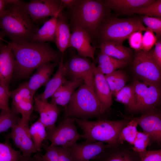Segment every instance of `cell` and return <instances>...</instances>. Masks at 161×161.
Returning <instances> with one entry per match:
<instances>
[{
    "label": "cell",
    "mask_w": 161,
    "mask_h": 161,
    "mask_svg": "<svg viewBox=\"0 0 161 161\" xmlns=\"http://www.w3.org/2000/svg\"><path fill=\"white\" fill-rule=\"evenodd\" d=\"M58 68L55 74L45 84L44 91L35 97L44 102H47L49 98L51 97L56 91L64 83L66 80V66L64 62L63 56L59 62Z\"/></svg>",
    "instance_id": "44dd1931"
},
{
    "label": "cell",
    "mask_w": 161,
    "mask_h": 161,
    "mask_svg": "<svg viewBox=\"0 0 161 161\" xmlns=\"http://www.w3.org/2000/svg\"><path fill=\"white\" fill-rule=\"evenodd\" d=\"M154 49H151V55L154 60L161 68V41L159 40L157 41Z\"/></svg>",
    "instance_id": "7bdbcfd3"
},
{
    "label": "cell",
    "mask_w": 161,
    "mask_h": 161,
    "mask_svg": "<svg viewBox=\"0 0 161 161\" xmlns=\"http://www.w3.org/2000/svg\"><path fill=\"white\" fill-rule=\"evenodd\" d=\"M71 35L69 27L61 11L57 19L55 43L62 56L65 50L70 47Z\"/></svg>",
    "instance_id": "cb8c5ba5"
},
{
    "label": "cell",
    "mask_w": 161,
    "mask_h": 161,
    "mask_svg": "<svg viewBox=\"0 0 161 161\" xmlns=\"http://www.w3.org/2000/svg\"><path fill=\"white\" fill-rule=\"evenodd\" d=\"M138 125L136 117L129 120L119 134L118 143L123 144L125 141H127L133 145L138 131L137 129Z\"/></svg>",
    "instance_id": "d6a6232c"
},
{
    "label": "cell",
    "mask_w": 161,
    "mask_h": 161,
    "mask_svg": "<svg viewBox=\"0 0 161 161\" xmlns=\"http://www.w3.org/2000/svg\"><path fill=\"white\" fill-rule=\"evenodd\" d=\"M138 153L140 161H161V149L153 151L146 150Z\"/></svg>",
    "instance_id": "b9f144b4"
},
{
    "label": "cell",
    "mask_w": 161,
    "mask_h": 161,
    "mask_svg": "<svg viewBox=\"0 0 161 161\" xmlns=\"http://www.w3.org/2000/svg\"><path fill=\"white\" fill-rule=\"evenodd\" d=\"M152 142L146 134L143 132L138 131L137 137L131 146L132 149L137 152L146 150L147 147L151 145Z\"/></svg>",
    "instance_id": "8d00e7d4"
},
{
    "label": "cell",
    "mask_w": 161,
    "mask_h": 161,
    "mask_svg": "<svg viewBox=\"0 0 161 161\" xmlns=\"http://www.w3.org/2000/svg\"><path fill=\"white\" fill-rule=\"evenodd\" d=\"M10 96L12 99L11 109L18 114H20V121L29 125L31 114L34 109V98L23 97L15 90L10 91Z\"/></svg>",
    "instance_id": "ffe728a7"
},
{
    "label": "cell",
    "mask_w": 161,
    "mask_h": 161,
    "mask_svg": "<svg viewBox=\"0 0 161 161\" xmlns=\"http://www.w3.org/2000/svg\"><path fill=\"white\" fill-rule=\"evenodd\" d=\"M8 86L0 84V109L1 110H9L10 97Z\"/></svg>",
    "instance_id": "60d3db41"
},
{
    "label": "cell",
    "mask_w": 161,
    "mask_h": 161,
    "mask_svg": "<svg viewBox=\"0 0 161 161\" xmlns=\"http://www.w3.org/2000/svg\"><path fill=\"white\" fill-rule=\"evenodd\" d=\"M157 38L154 32L149 28L147 27L146 30L143 35L142 50L148 51L155 44Z\"/></svg>",
    "instance_id": "f35d334b"
},
{
    "label": "cell",
    "mask_w": 161,
    "mask_h": 161,
    "mask_svg": "<svg viewBox=\"0 0 161 161\" xmlns=\"http://www.w3.org/2000/svg\"><path fill=\"white\" fill-rule=\"evenodd\" d=\"M146 29L138 17L120 19L107 17L100 26L96 35L101 42L112 41L122 44L133 32L145 31Z\"/></svg>",
    "instance_id": "8992f818"
},
{
    "label": "cell",
    "mask_w": 161,
    "mask_h": 161,
    "mask_svg": "<svg viewBox=\"0 0 161 161\" xmlns=\"http://www.w3.org/2000/svg\"><path fill=\"white\" fill-rule=\"evenodd\" d=\"M142 23H143L153 32H155L157 38L161 35V18L146 16H142L140 18Z\"/></svg>",
    "instance_id": "74e56055"
},
{
    "label": "cell",
    "mask_w": 161,
    "mask_h": 161,
    "mask_svg": "<svg viewBox=\"0 0 161 161\" xmlns=\"http://www.w3.org/2000/svg\"><path fill=\"white\" fill-rule=\"evenodd\" d=\"M70 39V47L75 48L78 56L90 58L94 60L96 48L91 44V37L85 30L78 27H72Z\"/></svg>",
    "instance_id": "2e32d148"
},
{
    "label": "cell",
    "mask_w": 161,
    "mask_h": 161,
    "mask_svg": "<svg viewBox=\"0 0 161 161\" xmlns=\"http://www.w3.org/2000/svg\"><path fill=\"white\" fill-rule=\"evenodd\" d=\"M143 36L142 31H137L132 33L128 38L130 47L135 51L142 50Z\"/></svg>",
    "instance_id": "ab89813d"
},
{
    "label": "cell",
    "mask_w": 161,
    "mask_h": 161,
    "mask_svg": "<svg viewBox=\"0 0 161 161\" xmlns=\"http://www.w3.org/2000/svg\"><path fill=\"white\" fill-rule=\"evenodd\" d=\"M64 64L66 75L69 74L72 79L83 80L84 83L94 89V63L87 58L73 55Z\"/></svg>",
    "instance_id": "30bf717a"
},
{
    "label": "cell",
    "mask_w": 161,
    "mask_h": 161,
    "mask_svg": "<svg viewBox=\"0 0 161 161\" xmlns=\"http://www.w3.org/2000/svg\"><path fill=\"white\" fill-rule=\"evenodd\" d=\"M110 145L103 142L75 143L69 148L72 161H90Z\"/></svg>",
    "instance_id": "5bb4252c"
},
{
    "label": "cell",
    "mask_w": 161,
    "mask_h": 161,
    "mask_svg": "<svg viewBox=\"0 0 161 161\" xmlns=\"http://www.w3.org/2000/svg\"><path fill=\"white\" fill-rule=\"evenodd\" d=\"M94 89L98 100L108 110L112 104V94L104 75L94 66Z\"/></svg>",
    "instance_id": "d6986e66"
},
{
    "label": "cell",
    "mask_w": 161,
    "mask_h": 161,
    "mask_svg": "<svg viewBox=\"0 0 161 161\" xmlns=\"http://www.w3.org/2000/svg\"><path fill=\"white\" fill-rule=\"evenodd\" d=\"M57 65L56 63L48 62L41 65L36 69L27 83L29 88L33 93L35 94L39 88L45 85L50 78Z\"/></svg>",
    "instance_id": "7402d4cb"
},
{
    "label": "cell",
    "mask_w": 161,
    "mask_h": 161,
    "mask_svg": "<svg viewBox=\"0 0 161 161\" xmlns=\"http://www.w3.org/2000/svg\"><path fill=\"white\" fill-rule=\"evenodd\" d=\"M74 118H66L57 126L47 131L45 140L51 142V146L68 148L81 138L75 125Z\"/></svg>",
    "instance_id": "9c48e42d"
},
{
    "label": "cell",
    "mask_w": 161,
    "mask_h": 161,
    "mask_svg": "<svg viewBox=\"0 0 161 161\" xmlns=\"http://www.w3.org/2000/svg\"><path fill=\"white\" fill-rule=\"evenodd\" d=\"M58 14L51 17L45 22L33 35L31 41L38 43L49 41L55 43L57 19Z\"/></svg>",
    "instance_id": "4316f807"
},
{
    "label": "cell",
    "mask_w": 161,
    "mask_h": 161,
    "mask_svg": "<svg viewBox=\"0 0 161 161\" xmlns=\"http://www.w3.org/2000/svg\"><path fill=\"white\" fill-rule=\"evenodd\" d=\"M115 96L116 100L123 104L128 111L131 112H136L134 91L132 84L125 86Z\"/></svg>",
    "instance_id": "f546056e"
},
{
    "label": "cell",
    "mask_w": 161,
    "mask_h": 161,
    "mask_svg": "<svg viewBox=\"0 0 161 161\" xmlns=\"http://www.w3.org/2000/svg\"><path fill=\"white\" fill-rule=\"evenodd\" d=\"M34 109L40 115L38 119L45 127L47 131H49L55 126V123L60 112L57 105L44 102L34 97Z\"/></svg>",
    "instance_id": "e0dca14e"
},
{
    "label": "cell",
    "mask_w": 161,
    "mask_h": 161,
    "mask_svg": "<svg viewBox=\"0 0 161 161\" xmlns=\"http://www.w3.org/2000/svg\"><path fill=\"white\" fill-rule=\"evenodd\" d=\"M8 44L15 60L14 74L18 78H28L41 65L48 62H59L62 56L48 42L29 41L11 42Z\"/></svg>",
    "instance_id": "6da1fadb"
},
{
    "label": "cell",
    "mask_w": 161,
    "mask_h": 161,
    "mask_svg": "<svg viewBox=\"0 0 161 161\" xmlns=\"http://www.w3.org/2000/svg\"><path fill=\"white\" fill-rule=\"evenodd\" d=\"M29 132L35 148L39 153L41 150L43 142L46 139V128L38 119L29 127Z\"/></svg>",
    "instance_id": "1f68e13d"
},
{
    "label": "cell",
    "mask_w": 161,
    "mask_h": 161,
    "mask_svg": "<svg viewBox=\"0 0 161 161\" xmlns=\"http://www.w3.org/2000/svg\"><path fill=\"white\" fill-rule=\"evenodd\" d=\"M13 0H0V15L5 10L7 6Z\"/></svg>",
    "instance_id": "f6af8a7d"
},
{
    "label": "cell",
    "mask_w": 161,
    "mask_h": 161,
    "mask_svg": "<svg viewBox=\"0 0 161 161\" xmlns=\"http://www.w3.org/2000/svg\"><path fill=\"white\" fill-rule=\"evenodd\" d=\"M98 47L100 49L101 53L128 62L132 57V51L130 48L116 42L101 41Z\"/></svg>",
    "instance_id": "d4e9b609"
},
{
    "label": "cell",
    "mask_w": 161,
    "mask_h": 161,
    "mask_svg": "<svg viewBox=\"0 0 161 161\" xmlns=\"http://www.w3.org/2000/svg\"><path fill=\"white\" fill-rule=\"evenodd\" d=\"M98 71L105 75L126 66L128 62L118 59L100 52L98 57Z\"/></svg>",
    "instance_id": "f1b7e54d"
},
{
    "label": "cell",
    "mask_w": 161,
    "mask_h": 161,
    "mask_svg": "<svg viewBox=\"0 0 161 161\" xmlns=\"http://www.w3.org/2000/svg\"><path fill=\"white\" fill-rule=\"evenodd\" d=\"M110 87L112 95L116 94L125 86L127 77L124 71L118 69L113 72L104 75Z\"/></svg>",
    "instance_id": "4dcf8cb0"
},
{
    "label": "cell",
    "mask_w": 161,
    "mask_h": 161,
    "mask_svg": "<svg viewBox=\"0 0 161 161\" xmlns=\"http://www.w3.org/2000/svg\"><path fill=\"white\" fill-rule=\"evenodd\" d=\"M22 157L21 152L13 148L7 142H0V161H18Z\"/></svg>",
    "instance_id": "d590c367"
},
{
    "label": "cell",
    "mask_w": 161,
    "mask_h": 161,
    "mask_svg": "<svg viewBox=\"0 0 161 161\" xmlns=\"http://www.w3.org/2000/svg\"><path fill=\"white\" fill-rule=\"evenodd\" d=\"M18 161H37L33 157H22Z\"/></svg>",
    "instance_id": "bcb514c9"
},
{
    "label": "cell",
    "mask_w": 161,
    "mask_h": 161,
    "mask_svg": "<svg viewBox=\"0 0 161 161\" xmlns=\"http://www.w3.org/2000/svg\"><path fill=\"white\" fill-rule=\"evenodd\" d=\"M61 0H32L24 2V7L35 24L49 16L58 15L64 8Z\"/></svg>",
    "instance_id": "8fae6325"
},
{
    "label": "cell",
    "mask_w": 161,
    "mask_h": 161,
    "mask_svg": "<svg viewBox=\"0 0 161 161\" xmlns=\"http://www.w3.org/2000/svg\"><path fill=\"white\" fill-rule=\"evenodd\" d=\"M83 130L81 138L89 143L100 142L113 146L119 144L117 138L122 129L129 121L122 120H111L99 119L95 121L73 118Z\"/></svg>",
    "instance_id": "5b68a950"
},
{
    "label": "cell",
    "mask_w": 161,
    "mask_h": 161,
    "mask_svg": "<svg viewBox=\"0 0 161 161\" xmlns=\"http://www.w3.org/2000/svg\"><path fill=\"white\" fill-rule=\"evenodd\" d=\"M133 69L136 76L142 82L148 85H160L161 68L154 60L151 49L148 51H135Z\"/></svg>",
    "instance_id": "52a82bcc"
},
{
    "label": "cell",
    "mask_w": 161,
    "mask_h": 161,
    "mask_svg": "<svg viewBox=\"0 0 161 161\" xmlns=\"http://www.w3.org/2000/svg\"><path fill=\"white\" fill-rule=\"evenodd\" d=\"M13 109L1 110L0 113V133L12 128L19 121L21 118Z\"/></svg>",
    "instance_id": "836d02e7"
},
{
    "label": "cell",
    "mask_w": 161,
    "mask_h": 161,
    "mask_svg": "<svg viewBox=\"0 0 161 161\" xmlns=\"http://www.w3.org/2000/svg\"><path fill=\"white\" fill-rule=\"evenodd\" d=\"M137 14L150 17H161V0H155L146 5L138 8L127 14Z\"/></svg>",
    "instance_id": "e575fe53"
},
{
    "label": "cell",
    "mask_w": 161,
    "mask_h": 161,
    "mask_svg": "<svg viewBox=\"0 0 161 161\" xmlns=\"http://www.w3.org/2000/svg\"><path fill=\"white\" fill-rule=\"evenodd\" d=\"M29 125L20 120L6 136L7 140L11 139L13 140L15 146L19 149L24 157H30L32 154L38 153L29 134Z\"/></svg>",
    "instance_id": "7c38bea8"
},
{
    "label": "cell",
    "mask_w": 161,
    "mask_h": 161,
    "mask_svg": "<svg viewBox=\"0 0 161 161\" xmlns=\"http://www.w3.org/2000/svg\"><path fill=\"white\" fill-rule=\"evenodd\" d=\"M92 161H140L138 152L131 146L118 144L110 146L91 160Z\"/></svg>",
    "instance_id": "4fadbf2b"
},
{
    "label": "cell",
    "mask_w": 161,
    "mask_h": 161,
    "mask_svg": "<svg viewBox=\"0 0 161 161\" xmlns=\"http://www.w3.org/2000/svg\"><path fill=\"white\" fill-rule=\"evenodd\" d=\"M66 117L87 120L106 111L98 100L94 89L83 83L75 91L65 109Z\"/></svg>",
    "instance_id": "277c9868"
},
{
    "label": "cell",
    "mask_w": 161,
    "mask_h": 161,
    "mask_svg": "<svg viewBox=\"0 0 161 161\" xmlns=\"http://www.w3.org/2000/svg\"><path fill=\"white\" fill-rule=\"evenodd\" d=\"M4 36L1 32H0V47L2 44V41H3V37Z\"/></svg>",
    "instance_id": "7dc6e473"
},
{
    "label": "cell",
    "mask_w": 161,
    "mask_h": 161,
    "mask_svg": "<svg viewBox=\"0 0 161 161\" xmlns=\"http://www.w3.org/2000/svg\"><path fill=\"white\" fill-rule=\"evenodd\" d=\"M132 85L134 91L136 112L146 113L155 110L160 102V85H148L142 81L136 80Z\"/></svg>",
    "instance_id": "ba28073f"
},
{
    "label": "cell",
    "mask_w": 161,
    "mask_h": 161,
    "mask_svg": "<svg viewBox=\"0 0 161 161\" xmlns=\"http://www.w3.org/2000/svg\"><path fill=\"white\" fill-rule=\"evenodd\" d=\"M154 0H106L102 1L106 8L119 15L127 14L138 8L149 4Z\"/></svg>",
    "instance_id": "603a6c76"
},
{
    "label": "cell",
    "mask_w": 161,
    "mask_h": 161,
    "mask_svg": "<svg viewBox=\"0 0 161 161\" xmlns=\"http://www.w3.org/2000/svg\"><path fill=\"white\" fill-rule=\"evenodd\" d=\"M138 125L142 129L143 132L148 136L152 142L159 144L161 142V114L156 110L136 117Z\"/></svg>",
    "instance_id": "9a60e30c"
},
{
    "label": "cell",
    "mask_w": 161,
    "mask_h": 161,
    "mask_svg": "<svg viewBox=\"0 0 161 161\" xmlns=\"http://www.w3.org/2000/svg\"><path fill=\"white\" fill-rule=\"evenodd\" d=\"M24 2L13 0L0 15L1 32L12 42L31 41L32 36L39 29L27 13Z\"/></svg>",
    "instance_id": "7a4b0ae2"
},
{
    "label": "cell",
    "mask_w": 161,
    "mask_h": 161,
    "mask_svg": "<svg viewBox=\"0 0 161 161\" xmlns=\"http://www.w3.org/2000/svg\"></svg>",
    "instance_id": "c3c4849f"
},
{
    "label": "cell",
    "mask_w": 161,
    "mask_h": 161,
    "mask_svg": "<svg viewBox=\"0 0 161 161\" xmlns=\"http://www.w3.org/2000/svg\"><path fill=\"white\" fill-rule=\"evenodd\" d=\"M15 60L10 45L2 44L0 47V84L8 86L13 76Z\"/></svg>",
    "instance_id": "ac0fdd59"
},
{
    "label": "cell",
    "mask_w": 161,
    "mask_h": 161,
    "mask_svg": "<svg viewBox=\"0 0 161 161\" xmlns=\"http://www.w3.org/2000/svg\"><path fill=\"white\" fill-rule=\"evenodd\" d=\"M107 9L102 1L77 0L69 9L72 27L83 29L91 37L96 35L100 26L107 17Z\"/></svg>",
    "instance_id": "3957f363"
},
{
    "label": "cell",
    "mask_w": 161,
    "mask_h": 161,
    "mask_svg": "<svg viewBox=\"0 0 161 161\" xmlns=\"http://www.w3.org/2000/svg\"><path fill=\"white\" fill-rule=\"evenodd\" d=\"M61 1L64 9L66 7L70 9L75 5L77 0H61Z\"/></svg>",
    "instance_id": "ee69618b"
},
{
    "label": "cell",
    "mask_w": 161,
    "mask_h": 161,
    "mask_svg": "<svg viewBox=\"0 0 161 161\" xmlns=\"http://www.w3.org/2000/svg\"><path fill=\"white\" fill-rule=\"evenodd\" d=\"M42 148L45 153L43 155L36 153L33 157L37 161H72L68 148L44 144H42Z\"/></svg>",
    "instance_id": "484cf974"
},
{
    "label": "cell",
    "mask_w": 161,
    "mask_h": 161,
    "mask_svg": "<svg viewBox=\"0 0 161 161\" xmlns=\"http://www.w3.org/2000/svg\"><path fill=\"white\" fill-rule=\"evenodd\" d=\"M84 83L81 80L72 79L66 80L61 86V92L58 97L51 99L50 103L60 105L66 109L75 89Z\"/></svg>",
    "instance_id": "83f0119b"
}]
</instances>
